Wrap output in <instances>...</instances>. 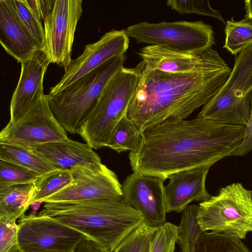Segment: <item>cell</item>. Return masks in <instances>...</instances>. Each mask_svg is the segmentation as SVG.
<instances>
[{"label": "cell", "instance_id": "25", "mask_svg": "<svg viewBox=\"0 0 252 252\" xmlns=\"http://www.w3.org/2000/svg\"><path fill=\"white\" fill-rule=\"evenodd\" d=\"M141 132L137 126L125 115L111 134L107 147L118 153L133 150L138 145Z\"/></svg>", "mask_w": 252, "mask_h": 252}, {"label": "cell", "instance_id": "26", "mask_svg": "<svg viewBox=\"0 0 252 252\" xmlns=\"http://www.w3.org/2000/svg\"><path fill=\"white\" fill-rule=\"evenodd\" d=\"M72 180L70 169L57 170L41 175L34 183L35 190L31 203H43L47 198L69 185Z\"/></svg>", "mask_w": 252, "mask_h": 252}, {"label": "cell", "instance_id": "16", "mask_svg": "<svg viewBox=\"0 0 252 252\" xmlns=\"http://www.w3.org/2000/svg\"><path fill=\"white\" fill-rule=\"evenodd\" d=\"M50 63L42 50L21 63L19 80L10 101L9 123L17 121L44 94L43 79Z\"/></svg>", "mask_w": 252, "mask_h": 252}, {"label": "cell", "instance_id": "12", "mask_svg": "<svg viewBox=\"0 0 252 252\" xmlns=\"http://www.w3.org/2000/svg\"><path fill=\"white\" fill-rule=\"evenodd\" d=\"M72 180L43 203L77 201L122 196L116 173L101 162L78 165L70 169Z\"/></svg>", "mask_w": 252, "mask_h": 252}, {"label": "cell", "instance_id": "29", "mask_svg": "<svg viewBox=\"0 0 252 252\" xmlns=\"http://www.w3.org/2000/svg\"><path fill=\"white\" fill-rule=\"evenodd\" d=\"M41 176L33 170L0 160V187L34 183Z\"/></svg>", "mask_w": 252, "mask_h": 252}, {"label": "cell", "instance_id": "13", "mask_svg": "<svg viewBox=\"0 0 252 252\" xmlns=\"http://www.w3.org/2000/svg\"><path fill=\"white\" fill-rule=\"evenodd\" d=\"M126 29L112 30L97 41L86 45L83 53L72 60L61 80L50 88L49 94H56L75 81L109 60L125 55L129 46Z\"/></svg>", "mask_w": 252, "mask_h": 252}, {"label": "cell", "instance_id": "21", "mask_svg": "<svg viewBox=\"0 0 252 252\" xmlns=\"http://www.w3.org/2000/svg\"><path fill=\"white\" fill-rule=\"evenodd\" d=\"M0 160L23 166L41 175L59 170L25 148L0 142Z\"/></svg>", "mask_w": 252, "mask_h": 252}, {"label": "cell", "instance_id": "5", "mask_svg": "<svg viewBox=\"0 0 252 252\" xmlns=\"http://www.w3.org/2000/svg\"><path fill=\"white\" fill-rule=\"evenodd\" d=\"M140 62L132 68L122 67L103 90L94 110L77 133L93 149L107 147L117 124L126 114L137 90L142 71Z\"/></svg>", "mask_w": 252, "mask_h": 252}, {"label": "cell", "instance_id": "36", "mask_svg": "<svg viewBox=\"0 0 252 252\" xmlns=\"http://www.w3.org/2000/svg\"><path fill=\"white\" fill-rule=\"evenodd\" d=\"M246 15L244 19L249 21L252 24V0L244 1Z\"/></svg>", "mask_w": 252, "mask_h": 252}, {"label": "cell", "instance_id": "15", "mask_svg": "<svg viewBox=\"0 0 252 252\" xmlns=\"http://www.w3.org/2000/svg\"><path fill=\"white\" fill-rule=\"evenodd\" d=\"M137 53L146 68L172 73L207 70L225 62L212 47L204 51L182 52L149 45Z\"/></svg>", "mask_w": 252, "mask_h": 252}, {"label": "cell", "instance_id": "23", "mask_svg": "<svg viewBox=\"0 0 252 252\" xmlns=\"http://www.w3.org/2000/svg\"><path fill=\"white\" fill-rule=\"evenodd\" d=\"M223 48L231 54L237 55L252 45V24L244 19L236 21L233 17L227 20L224 29Z\"/></svg>", "mask_w": 252, "mask_h": 252}, {"label": "cell", "instance_id": "8", "mask_svg": "<svg viewBox=\"0 0 252 252\" xmlns=\"http://www.w3.org/2000/svg\"><path fill=\"white\" fill-rule=\"evenodd\" d=\"M129 37L138 43L158 45L182 52L200 51L215 44L213 27L198 21L142 22L128 27Z\"/></svg>", "mask_w": 252, "mask_h": 252}, {"label": "cell", "instance_id": "19", "mask_svg": "<svg viewBox=\"0 0 252 252\" xmlns=\"http://www.w3.org/2000/svg\"><path fill=\"white\" fill-rule=\"evenodd\" d=\"M27 149L59 170L101 162L98 155L88 144L69 139L38 145Z\"/></svg>", "mask_w": 252, "mask_h": 252}, {"label": "cell", "instance_id": "14", "mask_svg": "<svg viewBox=\"0 0 252 252\" xmlns=\"http://www.w3.org/2000/svg\"><path fill=\"white\" fill-rule=\"evenodd\" d=\"M164 181L157 176L133 172L122 185L123 199L139 212L151 227H158L165 222Z\"/></svg>", "mask_w": 252, "mask_h": 252}, {"label": "cell", "instance_id": "17", "mask_svg": "<svg viewBox=\"0 0 252 252\" xmlns=\"http://www.w3.org/2000/svg\"><path fill=\"white\" fill-rule=\"evenodd\" d=\"M211 166H204L181 171L169 177L165 187L166 212H181L193 201L202 202L210 198L205 186Z\"/></svg>", "mask_w": 252, "mask_h": 252}, {"label": "cell", "instance_id": "1", "mask_svg": "<svg viewBox=\"0 0 252 252\" xmlns=\"http://www.w3.org/2000/svg\"><path fill=\"white\" fill-rule=\"evenodd\" d=\"M245 128L198 117L158 124L143 131L138 145L129 152L131 169L165 181L181 171L211 167L234 156Z\"/></svg>", "mask_w": 252, "mask_h": 252}, {"label": "cell", "instance_id": "38", "mask_svg": "<svg viewBox=\"0 0 252 252\" xmlns=\"http://www.w3.org/2000/svg\"></svg>", "mask_w": 252, "mask_h": 252}, {"label": "cell", "instance_id": "24", "mask_svg": "<svg viewBox=\"0 0 252 252\" xmlns=\"http://www.w3.org/2000/svg\"><path fill=\"white\" fill-rule=\"evenodd\" d=\"M195 252H251L240 239L214 232H205L198 240Z\"/></svg>", "mask_w": 252, "mask_h": 252}, {"label": "cell", "instance_id": "30", "mask_svg": "<svg viewBox=\"0 0 252 252\" xmlns=\"http://www.w3.org/2000/svg\"><path fill=\"white\" fill-rule=\"evenodd\" d=\"M166 5L181 14H197L210 16L225 23L220 11L214 9L208 0H169Z\"/></svg>", "mask_w": 252, "mask_h": 252}, {"label": "cell", "instance_id": "2", "mask_svg": "<svg viewBox=\"0 0 252 252\" xmlns=\"http://www.w3.org/2000/svg\"><path fill=\"white\" fill-rule=\"evenodd\" d=\"M141 62L138 86L126 112L141 133L158 124L188 117L220 92L231 72L225 62L190 73L148 69Z\"/></svg>", "mask_w": 252, "mask_h": 252}, {"label": "cell", "instance_id": "20", "mask_svg": "<svg viewBox=\"0 0 252 252\" xmlns=\"http://www.w3.org/2000/svg\"><path fill=\"white\" fill-rule=\"evenodd\" d=\"M34 183L0 187V217L17 220L24 216L34 194Z\"/></svg>", "mask_w": 252, "mask_h": 252}, {"label": "cell", "instance_id": "4", "mask_svg": "<svg viewBox=\"0 0 252 252\" xmlns=\"http://www.w3.org/2000/svg\"><path fill=\"white\" fill-rule=\"evenodd\" d=\"M125 55L112 58L83 76L56 94L46 97L55 118L74 134L89 118L111 78L124 66Z\"/></svg>", "mask_w": 252, "mask_h": 252}, {"label": "cell", "instance_id": "32", "mask_svg": "<svg viewBox=\"0 0 252 252\" xmlns=\"http://www.w3.org/2000/svg\"><path fill=\"white\" fill-rule=\"evenodd\" d=\"M0 252H8L17 243L16 220L0 217Z\"/></svg>", "mask_w": 252, "mask_h": 252}, {"label": "cell", "instance_id": "18", "mask_svg": "<svg viewBox=\"0 0 252 252\" xmlns=\"http://www.w3.org/2000/svg\"><path fill=\"white\" fill-rule=\"evenodd\" d=\"M0 42L6 52L21 63L39 50L10 0H0Z\"/></svg>", "mask_w": 252, "mask_h": 252}, {"label": "cell", "instance_id": "10", "mask_svg": "<svg viewBox=\"0 0 252 252\" xmlns=\"http://www.w3.org/2000/svg\"><path fill=\"white\" fill-rule=\"evenodd\" d=\"M68 139L67 132L55 118L45 94L17 121L8 122L0 132V143L26 149Z\"/></svg>", "mask_w": 252, "mask_h": 252}, {"label": "cell", "instance_id": "3", "mask_svg": "<svg viewBox=\"0 0 252 252\" xmlns=\"http://www.w3.org/2000/svg\"><path fill=\"white\" fill-rule=\"evenodd\" d=\"M37 214L79 231L107 252H113L144 221L141 214L122 196L44 203Z\"/></svg>", "mask_w": 252, "mask_h": 252}, {"label": "cell", "instance_id": "35", "mask_svg": "<svg viewBox=\"0 0 252 252\" xmlns=\"http://www.w3.org/2000/svg\"><path fill=\"white\" fill-rule=\"evenodd\" d=\"M73 252H107L99 244L87 238L82 241Z\"/></svg>", "mask_w": 252, "mask_h": 252}, {"label": "cell", "instance_id": "9", "mask_svg": "<svg viewBox=\"0 0 252 252\" xmlns=\"http://www.w3.org/2000/svg\"><path fill=\"white\" fill-rule=\"evenodd\" d=\"M17 224L18 246L23 252H73L88 238L54 219L35 212L23 216Z\"/></svg>", "mask_w": 252, "mask_h": 252}, {"label": "cell", "instance_id": "28", "mask_svg": "<svg viewBox=\"0 0 252 252\" xmlns=\"http://www.w3.org/2000/svg\"><path fill=\"white\" fill-rule=\"evenodd\" d=\"M10 3L22 24L34 40L39 50L45 45L44 29L39 21L29 10L23 0H10Z\"/></svg>", "mask_w": 252, "mask_h": 252}, {"label": "cell", "instance_id": "27", "mask_svg": "<svg viewBox=\"0 0 252 252\" xmlns=\"http://www.w3.org/2000/svg\"><path fill=\"white\" fill-rule=\"evenodd\" d=\"M157 229L158 227H151L143 221L113 252H150Z\"/></svg>", "mask_w": 252, "mask_h": 252}, {"label": "cell", "instance_id": "6", "mask_svg": "<svg viewBox=\"0 0 252 252\" xmlns=\"http://www.w3.org/2000/svg\"><path fill=\"white\" fill-rule=\"evenodd\" d=\"M197 219L204 232L245 239L252 231V190L240 183L222 188L217 195L199 204Z\"/></svg>", "mask_w": 252, "mask_h": 252}, {"label": "cell", "instance_id": "7", "mask_svg": "<svg viewBox=\"0 0 252 252\" xmlns=\"http://www.w3.org/2000/svg\"><path fill=\"white\" fill-rule=\"evenodd\" d=\"M252 90V45L235 58L227 81L197 117L246 127L251 113L249 94Z\"/></svg>", "mask_w": 252, "mask_h": 252}, {"label": "cell", "instance_id": "22", "mask_svg": "<svg viewBox=\"0 0 252 252\" xmlns=\"http://www.w3.org/2000/svg\"><path fill=\"white\" fill-rule=\"evenodd\" d=\"M197 211L198 206L192 204L183 211L177 239L181 252H195L198 240L204 233L197 221Z\"/></svg>", "mask_w": 252, "mask_h": 252}, {"label": "cell", "instance_id": "11", "mask_svg": "<svg viewBox=\"0 0 252 252\" xmlns=\"http://www.w3.org/2000/svg\"><path fill=\"white\" fill-rule=\"evenodd\" d=\"M82 12V0H56L52 11L43 21L45 40L42 51L51 63L64 71L72 61L74 34Z\"/></svg>", "mask_w": 252, "mask_h": 252}, {"label": "cell", "instance_id": "33", "mask_svg": "<svg viewBox=\"0 0 252 252\" xmlns=\"http://www.w3.org/2000/svg\"><path fill=\"white\" fill-rule=\"evenodd\" d=\"M32 13L40 21L52 11L56 0H23Z\"/></svg>", "mask_w": 252, "mask_h": 252}, {"label": "cell", "instance_id": "37", "mask_svg": "<svg viewBox=\"0 0 252 252\" xmlns=\"http://www.w3.org/2000/svg\"><path fill=\"white\" fill-rule=\"evenodd\" d=\"M8 252H23L19 248L18 244L14 246Z\"/></svg>", "mask_w": 252, "mask_h": 252}, {"label": "cell", "instance_id": "34", "mask_svg": "<svg viewBox=\"0 0 252 252\" xmlns=\"http://www.w3.org/2000/svg\"><path fill=\"white\" fill-rule=\"evenodd\" d=\"M249 100L251 113L248 123L245 128L244 138L241 145L234 156H244L252 150V90L249 94Z\"/></svg>", "mask_w": 252, "mask_h": 252}, {"label": "cell", "instance_id": "31", "mask_svg": "<svg viewBox=\"0 0 252 252\" xmlns=\"http://www.w3.org/2000/svg\"><path fill=\"white\" fill-rule=\"evenodd\" d=\"M177 235L178 226L165 222L158 227L150 252H175Z\"/></svg>", "mask_w": 252, "mask_h": 252}]
</instances>
